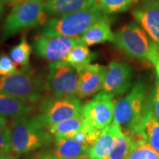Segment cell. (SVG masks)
Wrapping results in <instances>:
<instances>
[{
	"label": "cell",
	"instance_id": "8d00e7d4",
	"mask_svg": "<svg viewBox=\"0 0 159 159\" xmlns=\"http://www.w3.org/2000/svg\"><path fill=\"white\" fill-rule=\"evenodd\" d=\"M55 157V156H54ZM55 159H57V158H55Z\"/></svg>",
	"mask_w": 159,
	"mask_h": 159
},
{
	"label": "cell",
	"instance_id": "484cf974",
	"mask_svg": "<svg viewBox=\"0 0 159 159\" xmlns=\"http://www.w3.org/2000/svg\"><path fill=\"white\" fill-rule=\"evenodd\" d=\"M21 69L18 68L17 65L13 62L9 55L5 53L0 54V75L7 76L19 73Z\"/></svg>",
	"mask_w": 159,
	"mask_h": 159
},
{
	"label": "cell",
	"instance_id": "83f0119b",
	"mask_svg": "<svg viewBox=\"0 0 159 159\" xmlns=\"http://www.w3.org/2000/svg\"><path fill=\"white\" fill-rule=\"evenodd\" d=\"M11 151V134L9 127L0 130V153Z\"/></svg>",
	"mask_w": 159,
	"mask_h": 159
},
{
	"label": "cell",
	"instance_id": "5b68a950",
	"mask_svg": "<svg viewBox=\"0 0 159 159\" xmlns=\"http://www.w3.org/2000/svg\"><path fill=\"white\" fill-rule=\"evenodd\" d=\"M43 0H25L14 6L2 27L0 42H5L25 29L44 25L48 21Z\"/></svg>",
	"mask_w": 159,
	"mask_h": 159
},
{
	"label": "cell",
	"instance_id": "4dcf8cb0",
	"mask_svg": "<svg viewBox=\"0 0 159 159\" xmlns=\"http://www.w3.org/2000/svg\"><path fill=\"white\" fill-rule=\"evenodd\" d=\"M152 64L155 66L157 77L159 79V54L158 55V56L156 57V58L155 59V61H153V63H152Z\"/></svg>",
	"mask_w": 159,
	"mask_h": 159
},
{
	"label": "cell",
	"instance_id": "7c38bea8",
	"mask_svg": "<svg viewBox=\"0 0 159 159\" xmlns=\"http://www.w3.org/2000/svg\"><path fill=\"white\" fill-rule=\"evenodd\" d=\"M132 15L159 47V0H144L133 10Z\"/></svg>",
	"mask_w": 159,
	"mask_h": 159
},
{
	"label": "cell",
	"instance_id": "d4e9b609",
	"mask_svg": "<svg viewBox=\"0 0 159 159\" xmlns=\"http://www.w3.org/2000/svg\"><path fill=\"white\" fill-rule=\"evenodd\" d=\"M139 0H96L97 4L105 14H114L128 11Z\"/></svg>",
	"mask_w": 159,
	"mask_h": 159
},
{
	"label": "cell",
	"instance_id": "d6a6232c",
	"mask_svg": "<svg viewBox=\"0 0 159 159\" xmlns=\"http://www.w3.org/2000/svg\"><path fill=\"white\" fill-rule=\"evenodd\" d=\"M24 1L25 0H7V3L11 5H13L14 7V6L19 5V4L22 2Z\"/></svg>",
	"mask_w": 159,
	"mask_h": 159
},
{
	"label": "cell",
	"instance_id": "52a82bcc",
	"mask_svg": "<svg viewBox=\"0 0 159 159\" xmlns=\"http://www.w3.org/2000/svg\"><path fill=\"white\" fill-rule=\"evenodd\" d=\"M80 99L77 96H50L41 101L35 118L43 128H49L82 114Z\"/></svg>",
	"mask_w": 159,
	"mask_h": 159
},
{
	"label": "cell",
	"instance_id": "603a6c76",
	"mask_svg": "<svg viewBox=\"0 0 159 159\" xmlns=\"http://www.w3.org/2000/svg\"><path fill=\"white\" fill-rule=\"evenodd\" d=\"M95 59V54L92 52L88 46L79 44L75 47L69 52L64 61L78 69L91 64V61Z\"/></svg>",
	"mask_w": 159,
	"mask_h": 159
},
{
	"label": "cell",
	"instance_id": "44dd1931",
	"mask_svg": "<svg viewBox=\"0 0 159 159\" xmlns=\"http://www.w3.org/2000/svg\"><path fill=\"white\" fill-rule=\"evenodd\" d=\"M116 125L113 147L108 156L105 159H124L130 150L132 144V137L122 130L119 125Z\"/></svg>",
	"mask_w": 159,
	"mask_h": 159
},
{
	"label": "cell",
	"instance_id": "2e32d148",
	"mask_svg": "<svg viewBox=\"0 0 159 159\" xmlns=\"http://www.w3.org/2000/svg\"><path fill=\"white\" fill-rule=\"evenodd\" d=\"M55 147L52 155L57 159H85L89 148L72 138L55 137Z\"/></svg>",
	"mask_w": 159,
	"mask_h": 159
},
{
	"label": "cell",
	"instance_id": "6da1fadb",
	"mask_svg": "<svg viewBox=\"0 0 159 159\" xmlns=\"http://www.w3.org/2000/svg\"><path fill=\"white\" fill-rule=\"evenodd\" d=\"M149 103V94L144 81L139 80L126 96L115 103L113 124L136 136Z\"/></svg>",
	"mask_w": 159,
	"mask_h": 159
},
{
	"label": "cell",
	"instance_id": "4316f807",
	"mask_svg": "<svg viewBox=\"0 0 159 159\" xmlns=\"http://www.w3.org/2000/svg\"><path fill=\"white\" fill-rule=\"evenodd\" d=\"M149 96L152 113L159 122V79L157 77L153 89L149 94Z\"/></svg>",
	"mask_w": 159,
	"mask_h": 159
},
{
	"label": "cell",
	"instance_id": "4fadbf2b",
	"mask_svg": "<svg viewBox=\"0 0 159 159\" xmlns=\"http://www.w3.org/2000/svg\"><path fill=\"white\" fill-rule=\"evenodd\" d=\"M107 66L89 64L79 69L77 97L85 99L102 91Z\"/></svg>",
	"mask_w": 159,
	"mask_h": 159
},
{
	"label": "cell",
	"instance_id": "cb8c5ba5",
	"mask_svg": "<svg viewBox=\"0 0 159 159\" xmlns=\"http://www.w3.org/2000/svg\"><path fill=\"white\" fill-rule=\"evenodd\" d=\"M31 52L32 47L27 42L26 37L23 36L20 42L11 49L9 56L16 64L25 69L29 67Z\"/></svg>",
	"mask_w": 159,
	"mask_h": 159
},
{
	"label": "cell",
	"instance_id": "9a60e30c",
	"mask_svg": "<svg viewBox=\"0 0 159 159\" xmlns=\"http://www.w3.org/2000/svg\"><path fill=\"white\" fill-rule=\"evenodd\" d=\"M114 33L111 27V20L104 16L85 31L82 36L83 43L86 46H92L114 41Z\"/></svg>",
	"mask_w": 159,
	"mask_h": 159
},
{
	"label": "cell",
	"instance_id": "e575fe53",
	"mask_svg": "<svg viewBox=\"0 0 159 159\" xmlns=\"http://www.w3.org/2000/svg\"><path fill=\"white\" fill-rule=\"evenodd\" d=\"M3 13V2L0 0V18L2 17Z\"/></svg>",
	"mask_w": 159,
	"mask_h": 159
},
{
	"label": "cell",
	"instance_id": "ac0fdd59",
	"mask_svg": "<svg viewBox=\"0 0 159 159\" xmlns=\"http://www.w3.org/2000/svg\"><path fill=\"white\" fill-rule=\"evenodd\" d=\"M116 125H108L103 129L95 142L87 151V157L89 159H105L110 153L113 147L115 136Z\"/></svg>",
	"mask_w": 159,
	"mask_h": 159
},
{
	"label": "cell",
	"instance_id": "e0dca14e",
	"mask_svg": "<svg viewBox=\"0 0 159 159\" xmlns=\"http://www.w3.org/2000/svg\"><path fill=\"white\" fill-rule=\"evenodd\" d=\"M134 137L144 139L159 152V122L154 116L151 108L150 96L148 109L141 122L138 134Z\"/></svg>",
	"mask_w": 159,
	"mask_h": 159
},
{
	"label": "cell",
	"instance_id": "f546056e",
	"mask_svg": "<svg viewBox=\"0 0 159 159\" xmlns=\"http://www.w3.org/2000/svg\"><path fill=\"white\" fill-rule=\"evenodd\" d=\"M7 127V118L0 115V130H3Z\"/></svg>",
	"mask_w": 159,
	"mask_h": 159
},
{
	"label": "cell",
	"instance_id": "1f68e13d",
	"mask_svg": "<svg viewBox=\"0 0 159 159\" xmlns=\"http://www.w3.org/2000/svg\"><path fill=\"white\" fill-rule=\"evenodd\" d=\"M37 159H55V157L51 154H43L37 156Z\"/></svg>",
	"mask_w": 159,
	"mask_h": 159
},
{
	"label": "cell",
	"instance_id": "7a4b0ae2",
	"mask_svg": "<svg viewBox=\"0 0 159 159\" xmlns=\"http://www.w3.org/2000/svg\"><path fill=\"white\" fill-rule=\"evenodd\" d=\"M39 124L35 116L13 119L9 126L11 152L21 155L48 146L52 141L50 133Z\"/></svg>",
	"mask_w": 159,
	"mask_h": 159
},
{
	"label": "cell",
	"instance_id": "ffe728a7",
	"mask_svg": "<svg viewBox=\"0 0 159 159\" xmlns=\"http://www.w3.org/2000/svg\"><path fill=\"white\" fill-rule=\"evenodd\" d=\"M86 125L82 114L79 116L69 119L48 128L51 135L55 137H66L72 138L78 131L84 128Z\"/></svg>",
	"mask_w": 159,
	"mask_h": 159
},
{
	"label": "cell",
	"instance_id": "d6986e66",
	"mask_svg": "<svg viewBox=\"0 0 159 159\" xmlns=\"http://www.w3.org/2000/svg\"><path fill=\"white\" fill-rule=\"evenodd\" d=\"M34 109L32 103L0 93V115L9 118L27 116Z\"/></svg>",
	"mask_w": 159,
	"mask_h": 159
},
{
	"label": "cell",
	"instance_id": "8fae6325",
	"mask_svg": "<svg viewBox=\"0 0 159 159\" xmlns=\"http://www.w3.org/2000/svg\"><path fill=\"white\" fill-rule=\"evenodd\" d=\"M133 69L126 63L112 61L107 66L102 92L114 97L123 94L132 86Z\"/></svg>",
	"mask_w": 159,
	"mask_h": 159
},
{
	"label": "cell",
	"instance_id": "9c48e42d",
	"mask_svg": "<svg viewBox=\"0 0 159 159\" xmlns=\"http://www.w3.org/2000/svg\"><path fill=\"white\" fill-rule=\"evenodd\" d=\"M79 44H84L80 37L39 35L34 40L33 47L38 56L52 63L64 61L69 52Z\"/></svg>",
	"mask_w": 159,
	"mask_h": 159
},
{
	"label": "cell",
	"instance_id": "8992f818",
	"mask_svg": "<svg viewBox=\"0 0 159 159\" xmlns=\"http://www.w3.org/2000/svg\"><path fill=\"white\" fill-rule=\"evenodd\" d=\"M46 83L29 67L19 73L7 76L0 75V93L33 103L41 99Z\"/></svg>",
	"mask_w": 159,
	"mask_h": 159
},
{
	"label": "cell",
	"instance_id": "836d02e7",
	"mask_svg": "<svg viewBox=\"0 0 159 159\" xmlns=\"http://www.w3.org/2000/svg\"><path fill=\"white\" fill-rule=\"evenodd\" d=\"M19 159H37V156L35 154H29L27 156L22 157V158Z\"/></svg>",
	"mask_w": 159,
	"mask_h": 159
},
{
	"label": "cell",
	"instance_id": "3957f363",
	"mask_svg": "<svg viewBox=\"0 0 159 159\" xmlns=\"http://www.w3.org/2000/svg\"><path fill=\"white\" fill-rule=\"evenodd\" d=\"M105 16L97 4L88 9L57 16L48 20L39 30V35L46 36H65L76 38Z\"/></svg>",
	"mask_w": 159,
	"mask_h": 159
},
{
	"label": "cell",
	"instance_id": "30bf717a",
	"mask_svg": "<svg viewBox=\"0 0 159 159\" xmlns=\"http://www.w3.org/2000/svg\"><path fill=\"white\" fill-rule=\"evenodd\" d=\"M113 97L100 91L83 105L82 115L91 128L102 130L113 122L115 108Z\"/></svg>",
	"mask_w": 159,
	"mask_h": 159
},
{
	"label": "cell",
	"instance_id": "ba28073f",
	"mask_svg": "<svg viewBox=\"0 0 159 159\" xmlns=\"http://www.w3.org/2000/svg\"><path fill=\"white\" fill-rule=\"evenodd\" d=\"M79 70L65 61L52 62L46 81V89L52 96H77Z\"/></svg>",
	"mask_w": 159,
	"mask_h": 159
},
{
	"label": "cell",
	"instance_id": "5bb4252c",
	"mask_svg": "<svg viewBox=\"0 0 159 159\" xmlns=\"http://www.w3.org/2000/svg\"><path fill=\"white\" fill-rule=\"evenodd\" d=\"M95 4L96 0H46L44 7L47 15L57 17L88 9Z\"/></svg>",
	"mask_w": 159,
	"mask_h": 159
},
{
	"label": "cell",
	"instance_id": "277c9868",
	"mask_svg": "<svg viewBox=\"0 0 159 159\" xmlns=\"http://www.w3.org/2000/svg\"><path fill=\"white\" fill-rule=\"evenodd\" d=\"M112 42L125 55L139 61L152 63L159 54V47L135 22L126 24L119 29L114 33Z\"/></svg>",
	"mask_w": 159,
	"mask_h": 159
},
{
	"label": "cell",
	"instance_id": "7402d4cb",
	"mask_svg": "<svg viewBox=\"0 0 159 159\" xmlns=\"http://www.w3.org/2000/svg\"><path fill=\"white\" fill-rule=\"evenodd\" d=\"M124 159H159V152L144 139L132 137L130 149Z\"/></svg>",
	"mask_w": 159,
	"mask_h": 159
},
{
	"label": "cell",
	"instance_id": "f1b7e54d",
	"mask_svg": "<svg viewBox=\"0 0 159 159\" xmlns=\"http://www.w3.org/2000/svg\"><path fill=\"white\" fill-rule=\"evenodd\" d=\"M19 158L20 155L13 153L11 151L5 153H0V159H19Z\"/></svg>",
	"mask_w": 159,
	"mask_h": 159
},
{
	"label": "cell",
	"instance_id": "d590c367",
	"mask_svg": "<svg viewBox=\"0 0 159 159\" xmlns=\"http://www.w3.org/2000/svg\"><path fill=\"white\" fill-rule=\"evenodd\" d=\"M3 3H7V0H1Z\"/></svg>",
	"mask_w": 159,
	"mask_h": 159
}]
</instances>
